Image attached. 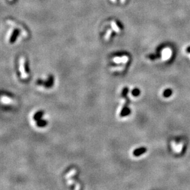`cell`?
<instances>
[{
    "mask_svg": "<svg viewBox=\"0 0 190 190\" xmlns=\"http://www.w3.org/2000/svg\"><path fill=\"white\" fill-rule=\"evenodd\" d=\"M25 59L24 57H21L20 59L19 60V69L20 70L22 73V78H25L27 76V71L25 70Z\"/></svg>",
    "mask_w": 190,
    "mask_h": 190,
    "instance_id": "cell-1",
    "label": "cell"
},
{
    "mask_svg": "<svg viewBox=\"0 0 190 190\" xmlns=\"http://www.w3.org/2000/svg\"><path fill=\"white\" fill-rule=\"evenodd\" d=\"M7 22H8L9 25H12V26L15 27H16V28L20 29V30H21L22 33L23 35L24 36V37H27V36L28 35V33H27V32L26 31V30H25V28H23L22 27L20 26V25L17 24L15 22L12 21V20H7Z\"/></svg>",
    "mask_w": 190,
    "mask_h": 190,
    "instance_id": "cell-2",
    "label": "cell"
},
{
    "mask_svg": "<svg viewBox=\"0 0 190 190\" xmlns=\"http://www.w3.org/2000/svg\"><path fill=\"white\" fill-rule=\"evenodd\" d=\"M129 99H127L126 104L123 107L122 110H121V113H120V116L121 117H124L126 116L129 115L130 113H131V110L129 109V108L128 107V104H129Z\"/></svg>",
    "mask_w": 190,
    "mask_h": 190,
    "instance_id": "cell-3",
    "label": "cell"
},
{
    "mask_svg": "<svg viewBox=\"0 0 190 190\" xmlns=\"http://www.w3.org/2000/svg\"><path fill=\"white\" fill-rule=\"evenodd\" d=\"M172 55V50L169 48H165L162 51V59L164 60L169 59Z\"/></svg>",
    "mask_w": 190,
    "mask_h": 190,
    "instance_id": "cell-4",
    "label": "cell"
},
{
    "mask_svg": "<svg viewBox=\"0 0 190 190\" xmlns=\"http://www.w3.org/2000/svg\"><path fill=\"white\" fill-rule=\"evenodd\" d=\"M172 148L175 152L178 153L182 151L183 148V144L181 143H173L172 144Z\"/></svg>",
    "mask_w": 190,
    "mask_h": 190,
    "instance_id": "cell-5",
    "label": "cell"
},
{
    "mask_svg": "<svg viewBox=\"0 0 190 190\" xmlns=\"http://www.w3.org/2000/svg\"><path fill=\"white\" fill-rule=\"evenodd\" d=\"M146 151V148L145 147H141L139 148H137V149L135 150L133 152V155L135 156H139L142 154H144Z\"/></svg>",
    "mask_w": 190,
    "mask_h": 190,
    "instance_id": "cell-6",
    "label": "cell"
},
{
    "mask_svg": "<svg viewBox=\"0 0 190 190\" xmlns=\"http://www.w3.org/2000/svg\"><path fill=\"white\" fill-rule=\"evenodd\" d=\"M129 58L127 56H123V57H116L114 59V61L116 63H121V62H126L128 61Z\"/></svg>",
    "mask_w": 190,
    "mask_h": 190,
    "instance_id": "cell-7",
    "label": "cell"
},
{
    "mask_svg": "<svg viewBox=\"0 0 190 190\" xmlns=\"http://www.w3.org/2000/svg\"><path fill=\"white\" fill-rule=\"evenodd\" d=\"M111 28H113V30L115 31V32H116V33H119V32H120V28H119V27L117 25V23L115 21H111Z\"/></svg>",
    "mask_w": 190,
    "mask_h": 190,
    "instance_id": "cell-8",
    "label": "cell"
},
{
    "mask_svg": "<svg viewBox=\"0 0 190 190\" xmlns=\"http://www.w3.org/2000/svg\"><path fill=\"white\" fill-rule=\"evenodd\" d=\"M53 81H54V78L52 77V76H50L48 80L46 81V83H44V85L46 88H50L53 84Z\"/></svg>",
    "mask_w": 190,
    "mask_h": 190,
    "instance_id": "cell-9",
    "label": "cell"
},
{
    "mask_svg": "<svg viewBox=\"0 0 190 190\" xmlns=\"http://www.w3.org/2000/svg\"><path fill=\"white\" fill-rule=\"evenodd\" d=\"M43 114H44V112H43V111H38L37 113H36L35 115H34L33 119L37 121L40 120V119H41V117L43 116Z\"/></svg>",
    "mask_w": 190,
    "mask_h": 190,
    "instance_id": "cell-10",
    "label": "cell"
},
{
    "mask_svg": "<svg viewBox=\"0 0 190 190\" xmlns=\"http://www.w3.org/2000/svg\"><path fill=\"white\" fill-rule=\"evenodd\" d=\"M172 94V91L170 89H166L163 92V95L164 97H169Z\"/></svg>",
    "mask_w": 190,
    "mask_h": 190,
    "instance_id": "cell-11",
    "label": "cell"
},
{
    "mask_svg": "<svg viewBox=\"0 0 190 190\" xmlns=\"http://www.w3.org/2000/svg\"><path fill=\"white\" fill-rule=\"evenodd\" d=\"M37 126L38 127H44L47 124V122L45 120H42V119H40V120L37 121Z\"/></svg>",
    "mask_w": 190,
    "mask_h": 190,
    "instance_id": "cell-12",
    "label": "cell"
},
{
    "mask_svg": "<svg viewBox=\"0 0 190 190\" xmlns=\"http://www.w3.org/2000/svg\"><path fill=\"white\" fill-rule=\"evenodd\" d=\"M111 33H112V31L111 29H108V30L106 31V33L105 34V39L106 41L109 40L110 38V37H111Z\"/></svg>",
    "mask_w": 190,
    "mask_h": 190,
    "instance_id": "cell-13",
    "label": "cell"
},
{
    "mask_svg": "<svg viewBox=\"0 0 190 190\" xmlns=\"http://www.w3.org/2000/svg\"><path fill=\"white\" fill-rule=\"evenodd\" d=\"M140 90H139L138 89L135 88L133 90H132V94L135 97L138 96V95H139V94H140Z\"/></svg>",
    "mask_w": 190,
    "mask_h": 190,
    "instance_id": "cell-14",
    "label": "cell"
},
{
    "mask_svg": "<svg viewBox=\"0 0 190 190\" xmlns=\"http://www.w3.org/2000/svg\"><path fill=\"white\" fill-rule=\"evenodd\" d=\"M128 91H129V89H128L127 88H124V89H123L122 92V97H126L127 94V93H128Z\"/></svg>",
    "mask_w": 190,
    "mask_h": 190,
    "instance_id": "cell-15",
    "label": "cell"
},
{
    "mask_svg": "<svg viewBox=\"0 0 190 190\" xmlns=\"http://www.w3.org/2000/svg\"><path fill=\"white\" fill-rule=\"evenodd\" d=\"M158 57H159V55H155V54H151V55H150L148 56V57L149 58V59H151V60H155V59H157V58H158Z\"/></svg>",
    "mask_w": 190,
    "mask_h": 190,
    "instance_id": "cell-16",
    "label": "cell"
},
{
    "mask_svg": "<svg viewBox=\"0 0 190 190\" xmlns=\"http://www.w3.org/2000/svg\"><path fill=\"white\" fill-rule=\"evenodd\" d=\"M186 52H189V53H190V46L188 47V48L186 49Z\"/></svg>",
    "mask_w": 190,
    "mask_h": 190,
    "instance_id": "cell-17",
    "label": "cell"
},
{
    "mask_svg": "<svg viewBox=\"0 0 190 190\" xmlns=\"http://www.w3.org/2000/svg\"><path fill=\"white\" fill-rule=\"evenodd\" d=\"M125 1H126V0H121V3H124L125 2Z\"/></svg>",
    "mask_w": 190,
    "mask_h": 190,
    "instance_id": "cell-18",
    "label": "cell"
},
{
    "mask_svg": "<svg viewBox=\"0 0 190 190\" xmlns=\"http://www.w3.org/2000/svg\"><path fill=\"white\" fill-rule=\"evenodd\" d=\"M111 1H112V2H116V0H111Z\"/></svg>",
    "mask_w": 190,
    "mask_h": 190,
    "instance_id": "cell-19",
    "label": "cell"
},
{
    "mask_svg": "<svg viewBox=\"0 0 190 190\" xmlns=\"http://www.w3.org/2000/svg\"><path fill=\"white\" fill-rule=\"evenodd\" d=\"M9 1H12V0H9Z\"/></svg>",
    "mask_w": 190,
    "mask_h": 190,
    "instance_id": "cell-20",
    "label": "cell"
}]
</instances>
